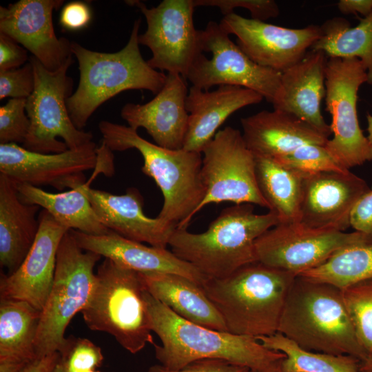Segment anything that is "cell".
<instances>
[{
  "label": "cell",
  "instance_id": "obj_19",
  "mask_svg": "<svg viewBox=\"0 0 372 372\" xmlns=\"http://www.w3.org/2000/svg\"><path fill=\"white\" fill-rule=\"evenodd\" d=\"M369 189L350 170L304 175L300 222L313 228L345 231L353 207Z\"/></svg>",
  "mask_w": 372,
  "mask_h": 372
},
{
  "label": "cell",
  "instance_id": "obj_28",
  "mask_svg": "<svg viewBox=\"0 0 372 372\" xmlns=\"http://www.w3.org/2000/svg\"><path fill=\"white\" fill-rule=\"evenodd\" d=\"M145 289L182 318L220 331H227L220 314L201 286L172 273H138Z\"/></svg>",
  "mask_w": 372,
  "mask_h": 372
},
{
  "label": "cell",
  "instance_id": "obj_40",
  "mask_svg": "<svg viewBox=\"0 0 372 372\" xmlns=\"http://www.w3.org/2000/svg\"><path fill=\"white\" fill-rule=\"evenodd\" d=\"M249 369L221 359L195 361L179 370H171L161 364L150 366L147 372H247Z\"/></svg>",
  "mask_w": 372,
  "mask_h": 372
},
{
  "label": "cell",
  "instance_id": "obj_37",
  "mask_svg": "<svg viewBox=\"0 0 372 372\" xmlns=\"http://www.w3.org/2000/svg\"><path fill=\"white\" fill-rule=\"evenodd\" d=\"M26 99H10L0 107V144H23L30 129Z\"/></svg>",
  "mask_w": 372,
  "mask_h": 372
},
{
  "label": "cell",
  "instance_id": "obj_45",
  "mask_svg": "<svg viewBox=\"0 0 372 372\" xmlns=\"http://www.w3.org/2000/svg\"><path fill=\"white\" fill-rule=\"evenodd\" d=\"M60 360V353L55 352L35 359L19 372H52Z\"/></svg>",
  "mask_w": 372,
  "mask_h": 372
},
{
  "label": "cell",
  "instance_id": "obj_42",
  "mask_svg": "<svg viewBox=\"0 0 372 372\" xmlns=\"http://www.w3.org/2000/svg\"><path fill=\"white\" fill-rule=\"evenodd\" d=\"M29 59L25 48L9 36L0 32V70L20 68Z\"/></svg>",
  "mask_w": 372,
  "mask_h": 372
},
{
  "label": "cell",
  "instance_id": "obj_2",
  "mask_svg": "<svg viewBox=\"0 0 372 372\" xmlns=\"http://www.w3.org/2000/svg\"><path fill=\"white\" fill-rule=\"evenodd\" d=\"M297 276L256 261L201 286L228 332L257 338L278 333L289 291Z\"/></svg>",
  "mask_w": 372,
  "mask_h": 372
},
{
  "label": "cell",
  "instance_id": "obj_24",
  "mask_svg": "<svg viewBox=\"0 0 372 372\" xmlns=\"http://www.w3.org/2000/svg\"><path fill=\"white\" fill-rule=\"evenodd\" d=\"M69 231L83 249L96 253L138 273H176L189 278L200 286L207 278L192 265L166 248L146 246L112 231L100 236Z\"/></svg>",
  "mask_w": 372,
  "mask_h": 372
},
{
  "label": "cell",
  "instance_id": "obj_17",
  "mask_svg": "<svg viewBox=\"0 0 372 372\" xmlns=\"http://www.w3.org/2000/svg\"><path fill=\"white\" fill-rule=\"evenodd\" d=\"M63 0H20L0 7V32L22 45L48 70L60 69L72 56V42L55 34L52 15Z\"/></svg>",
  "mask_w": 372,
  "mask_h": 372
},
{
  "label": "cell",
  "instance_id": "obj_39",
  "mask_svg": "<svg viewBox=\"0 0 372 372\" xmlns=\"http://www.w3.org/2000/svg\"><path fill=\"white\" fill-rule=\"evenodd\" d=\"M195 7L214 6L224 16L234 12V9L242 8L249 11L251 19L265 21L279 15L278 4L273 0H193Z\"/></svg>",
  "mask_w": 372,
  "mask_h": 372
},
{
  "label": "cell",
  "instance_id": "obj_47",
  "mask_svg": "<svg viewBox=\"0 0 372 372\" xmlns=\"http://www.w3.org/2000/svg\"><path fill=\"white\" fill-rule=\"evenodd\" d=\"M359 370L360 372H372V354L360 361Z\"/></svg>",
  "mask_w": 372,
  "mask_h": 372
},
{
  "label": "cell",
  "instance_id": "obj_10",
  "mask_svg": "<svg viewBox=\"0 0 372 372\" xmlns=\"http://www.w3.org/2000/svg\"><path fill=\"white\" fill-rule=\"evenodd\" d=\"M364 83L366 70L358 59H327L324 98L333 136L325 147L347 169L372 161V145L363 134L357 112L358 91Z\"/></svg>",
  "mask_w": 372,
  "mask_h": 372
},
{
  "label": "cell",
  "instance_id": "obj_44",
  "mask_svg": "<svg viewBox=\"0 0 372 372\" xmlns=\"http://www.w3.org/2000/svg\"><path fill=\"white\" fill-rule=\"evenodd\" d=\"M340 12L344 14H360L365 17L372 12V0H340L337 3Z\"/></svg>",
  "mask_w": 372,
  "mask_h": 372
},
{
  "label": "cell",
  "instance_id": "obj_18",
  "mask_svg": "<svg viewBox=\"0 0 372 372\" xmlns=\"http://www.w3.org/2000/svg\"><path fill=\"white\" fill-rule=\"evenodd\" d=\"M38 218L39 231L25 258L14 272L1 276L0 297L24 301L42 311L52 286L58 248L69 229L43 209Z\"/></svg>",
  "mask_w": 372,
  "mask_h": 372
},
{
  "label": "cell",
  "instance_id": "obj_31",
  "mask_svg": "<svg viewBox=\"0 0 372 372\" xmlns=\"http://www.w3.org/2000/svg\"><path fill=\"white\" fill-rule=\"evenodd\" d=\"M358 18L359 23L353 27L341 17L326 21L311 50L322 51L328 58L358 59L366 70L367 83L372 85V12Z\"/></svg>",
  "mask_w": 372,
  "mask_h": 372
},
{
  "label": "cell",
  "instance_id": "obj_4",
  "mask_svg": "<svg viewBox=\"0 0 372 372\" xmlns=\"http://www.w3.org/2000/svg\"><path fill=\"white\" fill-rule=\"evenodd\" d=\"M278 333L308 351L348 355L360 361L367 358L356 338L342 289L327 283L296 276Z\"/></svg>",
  "mask_w": 372,
  "mask_h": 372
},
{
  "label": "cell",
  "instance_id": "obj_16",
  "mask_svg": "<svg viewBox=\"0 0 372 372\" xmlns=\"http://www.w3.org/2000/svg\"><path fill=\"white\" fill-rule=\"evenodd\" d=\"M97 148L92 141L78 149L43 154L15 143L0 144V174L17 183L74 189L87 182L85 172L95 168Z\"/></svg>",
  "mask_w": 372,
  "mask_h": 372
},
{
  "label": "cell",
  "instance_id": "obj_26",
  "mask_svg": "<svg viewBox=\"0 0 372 372\" xmlns=\"http://www.w3.org/2000/svg\"><path fill=\"white\" fill-rule=\"evenodd\" d=\"M242 137L255 155L277 158L308 145H325L329 138L293 114L262 110L242 118Z\"/></svg>",
  "mask_w": 372,
  "mask_h": 372
},
{
  "label": "cell",
  "instance_id": "obj_8",
  "mask_svg": "<svg viewBox=\"0 0 372 372\" xmlns=\"http://www.w3.org/2000/svg\"><path fill=\"white\" fill-rule=\"evenodd\" d=\"M101 256L81 248L70 231L59 244L52 286L41 311L37 358L61 353L72 318L87 304L96 281L94 268Z\"/></svg>",
  "mask_w": 372,
  "mask_h": 372
},
{
  "label": "cell",
  "instance_id": "obj_22",
  "mask_svg": "<svg viewBox=\"0 0 372 372\" xmlns=\"http://www.w3.org/2000/svg\"><path fill=\"white\" fill-rule=\"evenodd\" d=\"M87 195L99 220L109 230L150 246L169 245L176 225L158 216H147L143 198L136 188L130 187L125 194L116 195L89 187Z\"/></svg>",
  "mask_w": 372,
  "mask_h": 372
},
{
  "label": "cell",
  "instance_id": "obj_13",
  "mask_svg": "<svg viewBox=\"0 0 372 372\" xmlns=\"http://www.w3.org/2000/svg\"><path fill=\"white\" fill-rule=\"evenodd\" d=\"M372 240L353 231L316 229L300 222L279 223L255 242L256 260L298 276L328 260L339 250Z\"/></svg>",
  "mask_w": 372,
  "mask_h": 372
},
{
  "label": "cell",
  "instance_id": "obj_33",
  "mask_svg": "<svg viewBox=\"0 0 372 372\" xmlns=\"http://www.w3.org/2000/svg\"><path fill=\"white\" fill-rule=\"evenodd\" d=\"M267 349L285 354L281 365L286 372H360V360L304 349L282 334L256 338Z\"/></svg>",
  "mask_w": 372,
  "mask_h": 372
},
{
  "label": "cell",
  "instance_id": "obj_21",
  "mask_svg": "<svg viewBox=\"0 0 372 372\" xmlns=\"http://www.w3.org/2000/svg\"><path fill=\"white\" fill-rule=\"evenodd\" d=\"M97 163L87 182L68 191L50 193L41 187L26 183H17L20 200L36 205L49 212L54 218L69 230H76L94 236L110 232L99 220L87 195V189L97 176L114 174L112 151L103 142L97 148Z\"/></svg>",
  "mask_w": 372,
  "mask_h": 372
},
{
  "label": "cell",
  "instance_id": "obj_1",
  "mask_svg": "<svg viewBox=\"0 0 372 372\" xmlns=\"http://www.w3.org/2000/svg\"><path fill=\"white\" fill-rule=\"evenodd\" d=\"M143 297L150 328L161 341L154 344L162 366L179 370L203 359H221L249 369H262L283 359L282 353L265 347L256 338L213 330L176 315L145 289Z\"/></svg>",
  "mask_w": 372,
  "mask_h": 372
},
{
  "label": "cell",
  "instance_id": "obj_7",
  "mask_svg": "<svg viewBox=\"0 0 372 372\" xmlns=\"http://www.w3.org/2000/svg\"><path fill=\"white\" fill-rule=\"evenodd\" d=\"M138 273L105 258L98 267L90 299L81 313L92 331L112 335L132 354L154 345Z\"/></svg>",
  "mask_w": 372,
  "mask_h": 372
},
{
  "label": "cell",
  "instance_id": "obj_32",
  "mask_svg": "<svg viewBox=\"0 0 372 372\" xmlns=\"http://www.w3.org/2000/svg\"><path fill=\"white\" fill-rule=\"evenodd\" d=\"M307 280L339 289L372 279V240L343 248L322 265L301 273Z\"/></svg>",
  "mask_w": 372,
  "mask_h": 372
},
{
  "label": "cell",
  "instance_id": "obj_29",
  "mask_svg": "<svg viewBox=\"0 0 372 372\" xmlns=\"http://www.w3.org/2000/svg\"><path fill=\"white\" fill-rule=\"evenodd\" d=\"M41 311L15 300H0V372H19L37 359Z\"/></svg>",
  "mask_w": 372,
  "mask_h": 372
},
{
  "label": "cell",
  "instance_id": "obj_12",
  "mask_svg": "<svg viewBox=\"0 0 372 372\" xmlns=\"http://www.w3.org/2000/svg\"><path fill=\"white\" fill-rule=\"evenodd\" d=\"M202 152L205 194L192 218L210 203H249L269 209L258 186L255 156L238 130L228 126L219 130Z\"/></svg>",
  "mask_w": 372,
  "mask_h": 372
},
{
  "label": "cell",
  "instance_id": "obj_50",
  "mask_svg": "<svg viewBox=\"0 0 372 372\" xmlns=\"http://www.w3.org/2000/svg\"><path fill=\"white\" fill-rule=\"evenodd\" d=\"M87 372H101L99 371H96V370H93V371H87Z\"/></svg>",
  "mask_w": 372,
  "mask_h": 372
},
{
  "label": "cell",
  "instance_id": "obj_25",
  "mask_svg": "<svg viewBox=\"0 0 372 372\" xmlns=\"http://www.w3.org/2000/svg\"><path fill=\"white\" fill-rule=\"evenodd\" d=\"M263 99L254 90L236 85H223L213 91L192 86L185 103L189 118L183 149L201 153L230 115Z\"/></svg>",
  "mask_w": 372,
  "mask_h": 372
},
{
  "label": "cell",
  "instance_id": "obj_43",
  "mask_svg": "<svg viewBox=\"0 0 372 372\" xmlns=\"http://www.w3.org/2000/svg\"><path fill=\"white\" fill-rule=\"evenodd\" d=\"M92 14L89 6L82 1H73L62 9L59 22L67 30H77L85 28L90 21Z\"/></svg>",
  "mask_w": 372,
  "mask_h": 372
},
{
  "label": "cell",
  "instance_id": "obj_48",
  "mask_svg": "<svg viewBox=\"0 0 372 372\" xmlns=\"http://www.w3.org/2000/svg\"><path fill=\"white\" fill-rule=\"evenodd\" d=\"M367 120V138L369 141L370 143L372 145V115L368 114L366 116Z\"/></svg>",
  "mask_w": 372,
  "mask_h": 372
},
{
  "label": "cell",
  "instance_id": "obj_38",
  "mask_svg": "<svg viewBox=\"0 0 372 372\" xmlns=\"http://www.w3.org/2000/svg\"><path fill=\"white\" fill-rule=\"evenodd\" d=\"M35 85L32 63L20 68L0 70V99L5 98L27 99L33 92Z\"/></svg>",
  "mask_w": 372,
  "mask_h": 372
},
{
  "label": "cell",
  "instance_id": "obj_20",
  "mask_svg": "<svg viewBox=\"0 0 372 372\" xmlns=\"http://www.w3.org/2000/svg\"><path fill=\"white\" fill-rule=\"evenodd\" d=\"M187 79L168 73L163 88L145 104L126 103L121 116L134 130L144 128L155 144L169 149L183 148L189 113Z\"/></svg>",
  "mask_w": 372,
  "mask_h": 372
},
{
  "label": "cell",
  "instance_id": "obj_49",
  "mask_svg": "<svg viewBox=\"0 0 372 372\" xmlns=\"http://www.w3.org/2000/svg\"><path fill=\"white\" fill-rule=\"evenodd\" d=\"M52 372H68L61 360Z\"/></svg>",
  "mask_w": 372,
  "mask_h": 372
},
{
  "label": "cell",
  "instance_id": "obj_35",
  "mask_svg": "<svg viewBox=\"0 0 372 372\" xmlns=\"http://www.w3.org/2000/svg\"><path fill=\"white\" fill-rule=\"evenodd\" d=\"M282 165L303 175L322 172H344V168L330 154L325 145L308 144L291 153L274 158Z\"/></svg>",
  "mask_w": 372,
  "mask_h": 372
},
{
  "label": "cell",
  "instance_id": "obj_9",
  "mask_svg": "<svg viewBox=\"0 0 372 372\" xmlns=\"http://www.w3.org/2000/svg\"><path fill=\"white\" fill-rule=\"evenodd\" d=\"M29 60L35 85L26 99L30 125L21 146L34 152L56 154L92 142V133L77 129L68 110L67 99L72 94L73 80L67 72L74 62L72 56L54 72L48 70L33 56Z\"/></svg>",
  "mask_w": 372,
  "mask_h": 372
},
{
  "label": "cell",
  "instance_id": "obj_41",
  "mask_svg": "<svg viewBox=\"0 0 372 372\" xmlns=\"http://www.w3.org/2000/svg\"><path fill=\"white\" fill-rule=\"evenodd\" d=\"M349 223L355 231L372 237V187L355 203L350 213Z\"/></svg>",
  "mask_w": 372,
  "mask_h": 372
},
{
  "label": "cell",
  "instance_id": "obj_6",
  "mask_svg": "<svg viewBox=\"0 0 372 372\" xmlns=\"http://www.w3.org/2000/svg\"><path fill=\"white\" fill-rule=\"evenodd\" d=\"M102 142L112 152L136 149L144 161L142 172L160 188L163 204L158 217L187 229L203 200L205 189L201 178V153L169 149L142 138L129 126L102 121Z\"/></svg>",
  "mask_w": 372,
  "mask_h": 372
},
{
  "label": "cell",
  "instance_id": "obj_34",
  "mask_svg": "<svg viewBox=\"0 0 372 372\" xmlns=\"http://www.w3.org/2000/svg\"><path fill=\"white\" fill-rule=\"evenodd\" d=\"M356 338L367 355L372 354V279L342 289Z\"/></svg>",
  "mask_w": 372,
  "mask_h": 372
},
{
  "label": "cell",
  "instance_id": "obj_15",
  "mask_svg": "<svg viewBox=\"0 0 372 372\" xmlns=\"http://www.w3.org/2000/svg\"><path fill=\"white\" fill-rule=\"evenodd\" d=\"M256 64L283 72L300 62L320 37V26L289 28L230 13L219 23Z\"/></svg>",
  "mask_w": 372,
  "mask_h": 372
},
{
  "label": "cell",
  "instance_id": "obj_27",
  "mask_svg": "<svg viewBox=\"0 0 372 372\" xmlns=\"http://www.w3.org/2000/svg\"><path fill=\"white\" fill-rule=\"evenodd\" d=\"M41 207L23 203L17 184L0 174V264L8 274L21 265L39 229L37 213Z\"/></svg>",
  "mask_w": 372,
  "mask_h": 372
},
{
  "label": "cell",
  "instance_id": "obj_5",
  "mask_svg": "<svg viewBox=\"0 0 372 372\" xmlns=\"http://www.w3.org/2000/svg\"><path fill=\"white\" fill-rule=\"evenodd\" d=\"M141 19L134 21L127 43L115 52L93 51L72 42L79 81L67 99V107L77 129L82 130L101 105L122 92L145 90L156 94L163 88L167 74L151 68L141 53Z\"/></svg>",
  "mask_w": 372,
  "mask_h": 372
},
{
  "label": "cell",
  "instance_id": "obj_46",
  "mask_svg": "<svg viewBox=\"0 0 372 372\" xmlns=\"http://www.w3.org/2000/svg\"><path fill=\"white\" fill-rule=\"evenodd\" d=\"M282 360L262 369H249L247 372H286L282 367Z\"/></svg>",
  "mask_w": 372,
  "mask_h": 372
},
{
  "label": "cell",
  "instance_id": "obj_30",
  "mask_svg": "<svg viewBox=\"0 0 372 372\" xmlns=\"http://www.w3.org/2000/svg\"><path fill=\"white\" fill-rule=\"evenodd\" d=\"M259 190L280 223L300 222L303 174L273 158L255 155Z\"/></svg>",
  "mask_w": 372,
  "mask_h": 372
},
{
  "label": "cell",
  "instance_id": "obj_36",
  "mask_svg": "<svg viewBox=\"0 0 372 372\" xmlns=\"http://www.w3.org/2000/svg\"><path fill=\"white\" fill-rule=\"evenodd\" d=\"M61 361L68 372H87L103 364L101 349L87 338H66L60 353Z\"/></svg>",
  "mask_w": 372,
  "mask_h": 372
},
{
  "label": "cell",
  "instance_id": "obj_3",
  "mask_svg": "<svg viewBox=\"0 0 372 372\" xmlns=\"http://www.w3.org/2000/svg\"><path fill=\"white\" fill-rule=\"evenodd\" d=\"M279 223L272 211L258 214L252 204L235 205L223 209L203 233L176 228L169 246L206 277L223 278L257 261L256 240Z\"/></svg>",
  "mask_w": 372,
  "mask_h": 372
},
{
  "label": "cell",
  "instance_id": "obj_11",
  "mask_svg": "<svg viewBox=\"0 0 372 372\" xmlns=\"http://www.w3.org/2000/svg\"><path fill=\"white\" fill-rule=\"evenodd\" d=\"M200 52L187 76L192 86L209 90L215 85H236L254 90L272 103L281 72L251 60L230 39L220 23L210 21L198 30Z\"/></svg>",
  "mask_w": 372,
  "mask_h": 372
},
{
  "label": "cell",
  "instance_id": "obj_14",
  "mask_svg": "<svg viewBox=\"0 0 372 372\" xmlns=\"http://www.w3.org/2000/svg\"><path fill=\"white\" fill-rule=\"evenodd\" d=\"M125 3L138 8L146 19L147 29L138 35V43L152 52L148 65L187 79L189 68L200 52L193 20L196 8L193 0H163L151 8L140 1Z\"/></svg>",
  "mask_w": 372,
  "mask_h": 372
},
{
  "label": "cell",
  "instance_id": "obj_23",
  "mask_svg": "<svg viewBox=\"0 0 372 372\" xmlns=\"http://www.w3.org/2000/svg\"><path fill=\"white\" fill-rule=\"evenodd\" d=\"M327 59L322 51H308L300 62L281 73L271 103L274 110L295 115L329 138L331 126L321 112Z\"/></svg>",
  "mask_w": 372,
  "mask_h": 372
}]
</instances>
